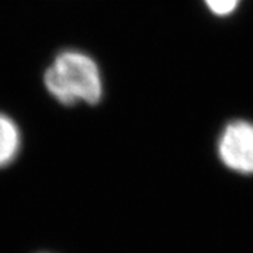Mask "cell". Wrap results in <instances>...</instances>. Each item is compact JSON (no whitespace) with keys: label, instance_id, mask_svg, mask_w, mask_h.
<instances>
[{"label":"cell","instance_id":"7a4b0ae2","mask_svg":"<svg viewBox=\"0 0 253 253\" xmlns=\"http://www.w3.org/2000/svg\"><path fill=\"white\" fill-rule=\"evenodd\" d=\"M218 154L226 168L238 173H253V124L236 121L219 138Z\"/></svg>","mask_w":253,"mask_h":253},{"label":"cell","instance_id":"6da1fadb","mask_svg":"<svg viewBox=\"0 0 253 253\" xmlns=\"http://www.w3.org/2000/svg\"><path fill=\"white\" fill-rule=\"evenodd\" d=\"M44 82L55 100L65 106L78 103L97 104L103 97V81L90 55L65 49L46 69Z\"/></svg>","mask_w":253,"mask_h":253},{"label":"cell","instance_id":"3957f363","mask_svg":"<svg viewBox=\"0 0 253 253\" xmlns=\"http://www.w3.org/2000/svg\"><path fill=\"white\" fill-rule=\"evenodd\" d=\"M21 148V134L17 124L0 113V168H6L17 158Z\"/></svg>","mask_w":253,"mask_h":253},{"label":"cell","instance_id":"277c9868","mask_svg":"<svg viewBox=\"0 0 253 253\" xmlns=\"http://www.w3.org/2000/svg\"><path fill=\"white\" fill-rule=\"evenodd\" d=\"M207 6L211 11L218 16H225L234 11L239 3V0H206Z\"/></svg>","mask_w":253,"mask_h":253}]
</instances>
